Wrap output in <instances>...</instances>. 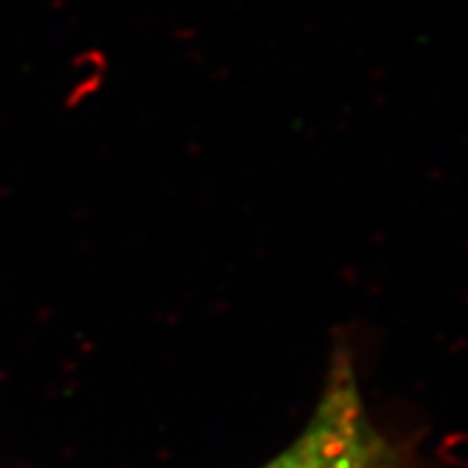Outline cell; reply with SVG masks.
<instances>
[{"mask_svg": "<svg viewBox=\"0 0 468 468\" xmlns=\"http://www.w3.org/2000/svg\"><path fill=\"white\" fill-rule=\"evenodd\" d=\"M374 468H399V466H395V463H392V462H390V459H388V454H386V457L380 459V462H378V463H376V466H374Z\"/></svg>", "mask_w": 468, "mask_h": 468, "instance_id": "cell-2", "label": "cell"}, {"mask_svg": "<svg viewBox=\"0 0 468 468\" xmlns=\"http://www.w3.org/2000/svg\"><path fill=\"white\" fill-rule=\"evenodd\" d=\"M383 457V440L368 421L350 355L340 350L307 428L261 468H374Z\"/></svg>", "mask_w": 468, "mask_h": 468, "instance_id": "cell-1", "label": "cell"}]
</instances>
